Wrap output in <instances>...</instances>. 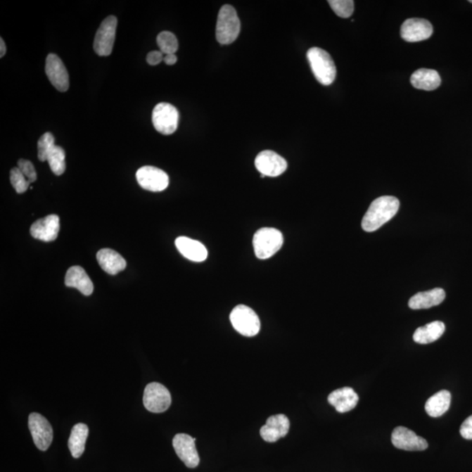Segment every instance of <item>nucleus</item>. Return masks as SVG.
<instances>
[{
	"label": "nucleus",
	"instance_id": "0eeeda50",
	"mask_svg": "<svg viewBox=\"0 0 472 472\" xmlns=\"http://www.w3.org/2000/svg\"><path fill=\"white\" fill-rule=\"evenodd\" d=\"M143 402L148 412L163 413L171 406L172 396L164 385L153 383L146 385Z\"/></svg>",
	"mask_w": 472,
	"mask_h": 472
},
{
	"label": "nucleus",
	"instance_id": "aec40b11",
	"mask_svg": "<svg viewBox=\"0 0 472 472\" xmlns=\"http://www.w3.org/2000/svg\"><path fill=\"white\" fill-rule=\"evenodd\" d=\"M65 286L75 288L84 295H91L94 286L88 274L80 266L71 267L65 277Z\"/></svg>",
	"mask_w": 472,
	"mask_h": 472
},
{
	"label": "nucleus",
	"instance_id": "7ed1b4c3",
	"mask_svg": "<svg viewBox=\"0 0 472 472\" xmlns=\"http://www.w3.org/2000/svg\"><path fill=\"white\" fill-rule=\"evenodd\" d=\"M241 32V21L232 6H223L219 10L216 25V39L219 44L229 45L236 41Z\"/></svg>",
	"mask_w": 472,
	"mask_h": 472
},
{
	"label": "nucleus",
	"instance_id": "9d476101",
	"mask_svg": "<svg viewBox=\"0 0 472 472\" xmlns=\"http://www.w3.org/2000/svg\"><path fill=\"white\" fill-rule=\"evenodd\" d=\"M136 180L142 189L151 192H162L167 189L169 177L164 171L154 167H143L136 174Z\"/></svg>",
	"mask_w": 472,
	"mask_h": 472
},
{
	"label": "nucleus",
	"instance_id": "2eb2a0df",
	"mask_svg": "<svg viewBox=\"0 0 472 472\" xmlns=\"http://www.w3.org/2000/svg\"><path fill=\"white\" fill-rule=\"evenodd\" d=\"M433 34V26L430 21L412 18L404 21L401 27V36L405 42H418L428 39Z\"/></svg>",
	"mask_w": 472,
	"mask_h": 472
},
{
	"label": "nucleus",
	"instance_id": "f03ea898",
	"mask_svg": "<svg viewBox=\"0 0 472 472\" xmlns=\"http://www.w3.org/2000/svg\"><path fill=\"white\" fill-rule=\"evenodd\" d=\"M307 59L317 81L322 85L329 86L336 78V67L331 56L325 50L312 48L308 50Z\"/></svg>",
	"mask_w": 472,
	"mask_h": 472
},
{
	"label": "nucleus",
	"instance_id": "c9c22d12",
	"mask_svg": "<svg viewBox=\"0 0 472 472\" xmlns=\"http://www.w3.org/2000/svg\"><path fill=\"white\" fill-rule=\"evenodd\" d=\"M6 46L5 42H4V39L1 38L0 39V57H4V56L6 55Z\"/></svg>",
	"mask_w": 472,
	"mask_h": 472
},
{
	"label": "nucleus",
	"instance_id": "f704fd0d",
	"mask_svg": "<svg viewBox=\"0 0 472 472\" xmlns=\"http://www.w3.org/2000/svg\"><path fill=\"white\" fill-rule=\"evenodd\" d=\"M164 61L165 64L169 65V66H172V65H174L176 63H177V56H176L174 53H172V55H167L165 56Z\"/></svg>",
	"mask_w": 472,
	"mask_h": 472
},
{
	"label": "nucleus",
	"instance_id": "72a5a7b5",
	"mask_svg": "<svg viewBox=\"0 0 472 472\" xmlns=\"http://www.w3.org/2000/svg\"><path fill=\"white\" fill-rule=\"evenodd\" d=\"M164 53L160 51H153L148 53L146 60L148 64L151 66H156L160 64L162 60H164Z\"/></svg>",
	"mask_w": 472,
	"mask_h": 472
},
{
	"label": "nucleus",
	"instance_id": "4468645a",
	"mask_svg": "<svg viewBox=\"0 0 472 472\" xmlns=\"http://www.w3.org/2000/svg\"><path fill=\"white\" fill-rule=\"evenodd\" d=\"M391 440L393 445L399 449L408 452H421L428 448V442L409 428L399 426L393 431Z\"/></svg>",
	"mask_w": 472,
	"mask_h": 472
},
{
	"label": "nucleus",
	"instance_id": "473e14b6",
	"mask_svg": "<svg viewBox=\"0 0 472 472\" xmlns=\"http://www.w3.org/2000/svg\"><path fill=\"white\" fill-rule=\"evenodd\" d=\"M460 434L466 440H472V416L468 417L461 425Z\"/></svg>",
	"mask_w": 472,
	"mask_h": 472
},
{
	"label": "nucleus",
	"instance_id": "e433bc0d",
	"mask_svg": "<svg viewBox=\"0 0 472 472\" xmlns=\"http://www.w3.org/2000/svg\"><path fill=\"white\" fill-rule=\"evenodd\" d=\"M265 177H266L265 175H264V174H261V178H262V179H264V178H265Z\"/></svg>",
	"mask_w": 472,
	"mask_h": 472
},
{
	"label": "nucleus",
	"instance_id": "f3484780",
	"mask_svg": "<svg viewBox=\"0 0 472 472\" xmlns=\"http://www.w3.org/2000/svg\"><path fill=\"white\" fill-rule=\"evenodd\" d=\"M60 231V218L58 215H50L38 219L31 226L30 233L35 239L46 241L56 240Z\"/></svg>",
	"mask_w": 472,
	"mask_h": 472
},
{
	"label": "nucleus",
	"instance_id": "2f4dec72",
	"mask_svg": "<svg viewBox=\"0 0 472 472\" xmlns=\"http://www.w3.org/2000/svg\"><path fill=\"white\" fill-rule=\"evenodd\" d=\"M18 167L20 168V170L25 175L31 183L34 182L37 179V174H36L35 168L34 165L31 163L30 160H20L18 162Z\"/></svg>",
	"mask_w": 472,
	"mask_h": 472
},
{
	"label": "nucleus",
	"instance_id": "423d86ee",
	"mask_svg": "<svg viewBox=\"0 0 472 472\" xmlns=\"http://www.w3.org/2000/svg\"><path fill=\"white\" fill-rule=\"evenodd\" d=\"M179 114L174 106L160 103L153 111V122L156 131L163 135H171L177 131Z\"/></svg>",
	"mask_w": 472,
	"mask_h": 472
},
{
	"label": "nucleus",
	"instance_id": "bb28decb",
	"mask_svg": "<svg viewBox=\"0 0 472 472\" xmlns=\"http://www.w3.org/2000/svg\"><path fill=\"white\" fill-rule=\"evenodd\" d=\"M158 46H160V52L167 55H172L178 51L179 42L176 36L171 32H161L157 37Z\"/></svg>",
	"mask_w": 472,
	"mask_h": 472
},
{
	"label": "nucleus",
	"instance_id": "4c0bfd02",
	"mask_svg": "<svg viewBox=\"0 0 472 472\" xmlns=\"http://www.w3.org/2000/svg\"><path fill=\"white\" fill-rule=\"evenodd\" d=\"M470 3H472V0H470Z\"/></svg>",
	"mask_w": 472,
	"mask_h": 472
},
{
	"label": "nucleus",
	"instance_id": "c756f323",
	"mask_svg": "<svg viewBox=\"0 0 472 472\" xmlns=\"http://www.w3.org/2000/svg\"><path fill=\"white\" fill-rule=\"evenodd\" d=\"M55 138L50 132H46L41 136L38 141V158L41 161L48 160V157L55 148Z\"/></svg>",
	"mask_w": 472,
	"mask_h": 472
},
{
	"label": "nucleus",
	"instance_id": "20e7f679",
	"mask_svg": "<svg viewBox=\"0 0 472 472\" xmlns=\"http://www.w3.org/2000/svg\"><path fill=\"white\" fill-rule=\"evenodd\" d=\"M283 244V234L273 228H262L255 234L253 246L255 255L262 260L277 253Z\"/></svg>",
	"mask_w": 472,
	"mask_h": 472
},
{
	"label": "nucleus",
	"instance_id": "5701e85b",
	"mask_svg": "<svg viewBox=\"0 0 472 472\" xmlns=\"http://www.w3.org/2000/svg\"><path fill=\"white\" fill-rule=\"evenodd\" d=\"M410 82L414 88L431 91V90L437 89L441 85L442 80L437 70L420 68L414 72L410 77Z\"/></svg>",
	"mask_w": 472,
	"mask_h": 472
},
{
	"label": "nucleus",
	"instance_id": "b1692460",
	"mask_svg": "<svg viewBox=\"0 0 472 472\" xmlns=\"http://www.w3.org/2000/svg\"><path fill=\"white\" fill-rule=\"evenodd\" d=\"M445 331V324L441 321H434L417 328L414 333V341L421 345L430 344L440 338Z\"/></svg>",
	"mask_w": 472,
	"mask_h": 472
},
{
	"label": "nucleus",
	"instance_id": "7c9ffc66",
	"mask_svg": "<svg viewBox=\"0 0 472 472\" xmlns=\"http://www.w3.org/2000/svg\"><path fill=\"white\" fill-rule=\"evenodd\" d=\"M10 180L13 189H15L18 193L26 192L30 185V182L25 177V175L21 172L19 167L13 168L11 171Z\"/></svg>",
	"mask_w": 472,
	"mask_h": 472
},
{
	"label": "nucleus",
	"instance_id": "393cba45",
	"mask_svg": "<svg viewBox=\"0 0 472 472\" xmlns=\"http://www.w3.org/2000/svg\"><path fill=\"white\" fill-rule=\"evenodd\" d=\"M89 437V428L84 423H78L72 428L68 448L75 459H79L84 452L85 443Z\"/></svg>",
	"mask_w": 472,
	"mask_h": 472
},
{
	"label": "nucleus",
	"instance_id": "f257e3e1",
	"mask_svg": "<svg viewBox=\"0 0 472 472\" xmlns=\"http://www.w3.org/2000/svg\"><path fill=\"white\" fill-rule=\"evenodd\" d=\"M400 201L394 196H381L374 200L362 219V229L374 232L397 214Z\"/></svg>",
	"mask_w": 472,
	"mask_h": 472
},
{
	"label": "nucleus",
	"instance_id": "4be33fe9",
	"mask_svg": "<svg viewBox=\"0 0 472 472\" xmlns=\"http://www.w3.org/2000/svg\"><path fill=\"white\" fill-rule=\"evenodd\" d=\"M445 291L440 288L417 293L409 299V306L412 310L428 309L437 306L445 300Z\"/></svg>",
	"mask_w": 472,
	"mask_h": 472
},
{
	"label": "nucleus",
	"instance_id": "dca6fc26",
	"mask_svg": "<svg viewBox=\"0 0 472 472\" xmlns=\"http://www.w3.org/2000/svg\"><path fill=\"white\" fill-rule=\"evenodd\" d=\"M290 420L286 414H279L268 418L266 424L261 428L262 439L268 442H275L286 437L290 430Z\"/></svg>",
	"mask_w": 472,
	"mask_h": 472
},
{
	"label": "nucleus",
	"instance_id": "f8f14e48",
	"mask_svg": "<svg viewBox=\"0 0 472 472\" xmlns=\"http://www.w3.org/2000/svg\"><path fill=\"white\" fill-rule=\"evenodd\" d=\"M196 438L187 434L176 435L172 445L180 460L189 468H196L200 464V457L196 446Z\"/></svg>",
	"mask_w": 472,
	"mask_h": 472
},
{
	"label": "nucleus",
	"instance_id": "c85d7f7f",
	"mask_svg": "<svg viewBox=\"0 0 472 472\" xmlns=\"http://www.w3.org/2000/svg\"><path fill=\"white\" fill-rule=\"evenodd\" d=\"M328 4L333 12L343 19L350 18L354 13L355 2L352 0H329Z\"/></svg>",
	"mask_w": 472,
	"mask_h": 472
},
{
	"label": "nucleus",
	"instance_id": "9b49d317",
	"mask_svg": "<svg viewBox=\"0 0 472 472\" xmlns=\"http://www.w3.org/2000/svg\"><path fill=\"white\" fill-rule=\"evenodd\" d=\"M255 165L261 174L277 177L286 171L287 162L273 151H264L255 158Z\"/></svg>",
	"mask_w": 472,
	"mask_h": 472
},
{
	"label": "nucleus",
	"instance_id": "6ab92c4d",
	"mask_svg": "<svg viewBox=\"0 0 472 472\" xmlns=\"http://www.w3.org/2000/svg\"><path fill=\"white\" fill-rule=\"evenodd\" d=\"M176 247L180 254L190 261L201 262L206 260L208 255L207 248L200 241L180 236L175 241Z\"/></svg>",
	"mask_w": 472,
	"mask_h": 472
},
{
	"label": "nucleus",
	"instance_id": "412c9836",
	"mask_svg": "<svg viewBox=\"0 0 472 472\" xmlns=\"http://www.w3.org/2000/svg\"><path fill=\"white\" fill-rule=\"evenodd\" d=\"M101 268L110 275H117L126 268V262L121 255L110 248H103L96 255Z\"/></svg>",
	"mask_w": 472,
	"mask_h": 472
},
{
	"label": "nucleus",
	"instance_id": "1a4fd4ad",
	"mask_svg": "<svg viewBox=\"0 0 472 472\" xmlns=\"http://www.w3.org/2000/svg\"><path fill=\"white\" fill-rule=\"evenodd\" d=\"M28 427L34 445L39 450L46 452L51 445L53 434L49 421L38 413H32L28 419Z\"/></svg>",
	"mask_w": 472,
	"mask_h": 472
},
{
	"label": "nucleus",
	"instance_id": "39448f33",
	"mask_svg": "<svg viewBox=\"0 0 472 472\" xmlns=\"http://www.w3.org/2000/svg\"><path fill=\"white\" fill-rule=\"evenodd\" d=\"M230 321L235 330L243 336L254 337L260 331V319L257 313L246 305H240L234 308Z\"/></svg>",
	"mask_w": 472,
	"mask_h": 472
},
{
	"label": "nucleus",
	"instance_id": "a211bd4d",
	"mask_svg": "<svg viewBox=\"0 0 472 472\" xmlns=\"http://www.w3.org/2000/svg\"><path fill=\"white\" fill-rule=\"evenodd\" d=\"M359 396L352 388H342L331 392L328 396V402L336 409L338 413L351 412L357 406Z\"/></svg>",
	"mask_w": 472,
	"mask_h": 472
},
{
	"label": "nucleus",
	"instance_id": "6e6552de",
	"mask_svg": "<svg viewBox=\"0 0 472 472\" xmlns=\"http://www.w3.org/2000/svg\"><path fill=\"white\" fill-rule=\"evenodd\" d=\"M117 19L115 16L107 17L100 25L94 41V50L100 56H108L113 53Z\"/></svg>",
	"mask_w": 472,
	"mask_h": 472
},
{
	"label": "nucleus",
	"instance_id": "cd10ccee",
	"mask_svg": "<svg viewBox=\"0 0 472 472\" xmlns=\"http://www.w3.org/2000/svg\"><path fill=\"white\" fill-rule=\"evenodd\" d=\"M65 151L63 148L56 146L49 155L48 162L50 168L56 175L63 174L66 170V162H65Z\"/></svg>",
	"mask_w": 472,
	"mask_h": 472
},
{
	"label": "nucleus",
	"instance_id": "a878e982",
	"mask_svg": "<svg viewBox=\"0 0 472 472\" xmlns=\"http://www.w3.org/2000/svg\"><path fill=\"white\" fill-rule=\"evenodd\" d=\"M450 402H452L450 393L447 390H441L428 398L426 404H425V410H426L428 416L435 418L439 417L448 412Z\"/></svg>",
	"mask_w": 472,
	"mask_h": 472
},
{
	"label": "nucleus",
	"instance_id": "ddd939ff",
	"mask_svg": "<svg viewBox=\"0 0 472 472\" xmlns=\"http://www.w3.org/2000/svg\"><path fill=\"white\" fill-rule=\"evenodd\" d=\"M45 71L53 87L60 92L67 91L70 88V77L66 67L59 56L50 53L46 57Z\"/></svg>",
	"mask_w": 472,
	"mask_h": 472
}]
</instances>
